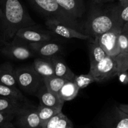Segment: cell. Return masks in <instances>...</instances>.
I'll list each match as a JSON object with an SVG mask.
<instances>
[{
	"instance_id": "6da1fadb",
	"label": "cell",
	"mask_w": 128,
	"mask_h": 128,
	"mask_svg": "<svg viewBox=\"0 0 128 128\" xmlns=\"http://www.w3.org/2000/svg\"><path fill=\"white\" fill-rule=\"evenodd\" d=\"M0 8L3 14L1 23L2 44L11 41L20 29L36 25L20 0H0Z\"/></svg>"
},
{
	"instance_id": "7a4b0ae2",
	"label": "cell",
	"mask_w": 128,
	"mask_h": 128,
	"mask_svg": "<svg viewBox=\"0 0 128 128\" xmlns=\"http://www.w3.org/2000/svg\"><path fill=\"white\" fill-rule=\"evenodd\" d=\"M82 26L84 34L92 39L115 28H122L120 19V4L104 8H93Z\"/></svg>"
},
{
	"instance_id": "3957f363",
	"label": "cell",
	"mask_w": 128,
	"mask_h": 128,
	"mask_svg": "<svg viewBox=\"0 0 128 128\" xmlns=\"http://www.w3.org/2000/svg\"><path fill=\"white\" fill-rule=\"evenodd\" d=\"M30 3L47 17V20H54L65 24L84 33L82 24L64 10L55 0H29Z\"/></svg>"
},
{
	"instance_id": "277c9868",
	"label": "cell",
	"mask_w": 128,
	"mask_h": 128,
	"mask_svg": "<svg viewBox=\"0 0 128 128\" xmlns=\"http://www.w3.org/2000/svg\"><path fill=\"white\" fill-rule=\"evenodd\" d=\"M17 85L24 92L35 95L43 84V79L34 70L32 65L15 69Z\"/></svg>"
},
{
	"instance_id": "5b68a950",
	"label": "cell",
	"mask_w": 128,
	"mask_h": 128,
	"mask_svg": "<svg viewBox=\"0 0 128 128\" xmlns=\"http://www.w3.org/2000/svg\"><path fill=\"white\" fill-rule=\"evenodd\" d=\"M0 51L10 58L19 60H26L34 55L28 43L16 37L10 42L2 44Z\"/></svg>"
},
{
	"instance_id": "8992f818",
	"label": "cell",
	"mask_w": 128,
	"mask_h": 128,
	"mask_svg": "<svg viewBox=\"0 0 128 128\" xmlns=\"http://www.w3.org/2000/svg\"><path fill=\"white\" fill-rule=\"evenodd\" d=\"M89 74L98 82L106 81L118 75L117 64L114 57L107 55L94 67L90 69Z\"/></svg>"
},
{
	"instance_id": "52a82bcc",
	"label": "cell",
	"mask_w": 128,
	"mask_h": 128,
	"mask_svg": "<svg viewBox=\"0 0 128 128\" xmlns=\"http://www.w3.org/2000/svg\"><path fill=\"white\" fill-rule=\"evenodd\" d=\"M36 26H28L20 29L16 31L14 37L28 43L51 41L53 38L54 33L52 31L42 30Z\"/></svg>"
},
{
	"instance_id": "ba28073f",
	"label": "cell",
	"mask_w": 128,
	"mask_h": 128,
	"mask_svg": "<svg viewBox=\"0 0 128 128\" xmlns=\"http://www.w3.org/2000/svg\"><path fill=\"white\" fill-rule=\"evenodd\" d=\"M122 28H115L94 38L97 39L100 46L108 56L114 57L120 53L118 36Z\"/></svg>"
},
{
	"instance_id": "9c48e42d",
	"label": "cell",
	"mask_w": 128,
	"mask_h": 128,
	"mask_svg": "<svg viewBox=\"0 0 128 128\" xmlns=\"http://www.w3.org/2000/svg\"><path fill=\"white\" fill-rule=\"evenodd\" d=\"M45 25L54 34L59 35L65 38H77L80 40H88L92 41L93 39L89 35H85L65 24L54 20H46Z\"/></svg>"
},
{
	"instance_id": "30bf717a",
	"label": "cell",
	"mask_w": 128,
	"mask_h": 128,
	"mask_svg": "<svg viewBox=\"0 0 128 128\" xmlns=\"http://www.w3.org/2000/svg\"><path fill=\"white\" fill-rule=\"evenodd\" d=\"M12 123L17 128H42L37 111L33 107L16 114Z\"/></svg>"
},
{
	"instance_id": "8fae6325",
	"label": "cell",
	"mask_w": 128,
	"mask_h": 128,
	"mask_svg": "<svg viewBox=\"0 0 128 128\" xmlns=\"http://www.w3.org/2000/svg\"><path fill=\"white\" fill-rule=\"evenodd\" d=\"M35 107L28 100L22 101L12 98L0 96V112L16 115L24 110Z\"/></svg>"
},
{
	"instance_id": "7c38bea8",
	"label": "cell",
	"mask_w": 128,
	"mask_h": 128,
	"mask_svg": "<svg viewBox=\"0 0 128 128\" xmlns=\"http://www.w3.org/2000/svg\"><path fill=\"white\" fill-rule=\"evenodd\" d=\"M28 45L34 54L41 57L51 58L61 52L62 48L60 43L51 41L30 43Z\"/></svg>"
},
{
	"instance_id": "4fadbf2b",
	"label": "cell",
	"mask_w": 128,
	"mask_h": 128,
	"mask_svg": "<svg viewBox=\"0 0 128 128\" xmlns=\"http://www.w3.org/2000/svg\"><path fill=\"white\" fill-rule=\"evenodd\" d=\"M102 128H128V115L115 107L105 117Z\"/></svg>"
},
{
	"instance_id": "5bb4252c",
	"label": "cell",
	"mask_w": 128,
	"mask_h": 128,
	"mask_svg": "<svg viewBox=\"0 0 128 128\" xmlns=\"http://www.w3.org/2000/svg\"><path fill=\"white\" fill-rule=\"evenodd\" d=\"M35 96L39 99L40 105L42 106L62 107L64 103L58 95L50 92L44 83L38 89Z\"/></svg>"
},
{
	"instance_id": "9a60e30c",
	"label": "cell",
	"mask_w": 128,
	"mask_h": 128,
	"mask_svg": "<svg viewBox=\"0 0 128 128\" xmlns=\"http://www.w3.org/2000/svg\"><path fill=\"white\" fill-rule=\"evenodd\" d=\"M56 2L71 16L79 20L85 13L83 0H55Z\"/></svg>"
},
{
	"instance_id": "2e32d148",
	"label": "cell",
	"mask_w": 128,
	"mask_h": 128,
	"mask_svg": "<svg viewBox=\"0 0 128 128\" xmlns=\"http://www.w3.org/2000/svg\"><path fill=\"white\" fill-rule=\"evenodd\" d=\"M51 60L56 76L67 80H73L76 75L71 71L62 57L57 55L51 57Z\"/></svg>"
},
{
	"instance_id": "e0dca14e",
	"label": "cell",
	"mask_w": 128,
	"mask_h": 128,
	"mask_svg": "<svg viewBox=\"0 0 128 128\" xmlns=\"http://www.w3.org/2000/svg\"><path fill=\"white\" fill-rule=\"evenodd\" d=\"M32 66L38 74L42 77V79L55 75L51 58H37L34 60Z\"/></svg>"
},
{
	"instance_id": "ac0fdd59",
	"label": "cell",
	"mask_w": 128,
	"mask_h": 128,
	"mask_svg": "<svg viewBox=\"0 0 128 128\" xmlns=\"http://www.w3.org/2000/svg\"><path fill=\"white\" fill-rule=\"evenodd\" d=\"M0 84L17 87L15 69L11 63L5 62L0 65Z\"/></svg>"
},
{
	"instance_id": "d6986e66",
	"label": "cell",
	"mask_w": 128,
	"mask_h": 128,
	"mask_svg": "<svg viewBox=\"0 0 128 128\" xmlns=\"http://www.w3.org/2000/svg\"><path fill=\"white\" fill-rule=\"evenodd\" d=\"M107 56L103 49L100 46L96 38H94L89 43V56L90 69L94 67L98 63Z\"/></svg>"
},
{
	"instance_id": "ffe728a7",
	"label": "cell",
	"mask_w": 128,
	"mask_h": 128,
	"mask_svg": "<svg viewBox=\"0 0 128 128\" xmlns=\"http://www.w3.org/2000/svg\"><path fill=\"white\" fill-rule=\"evenodd\" d=\"M79 90L80 89L73 80H67L61 87L58 95L63 101H69L75 98Z\"/></svg>"
},
{
	"instance_id": "44dd1931",
	"label": "cell",
	"mask_w": 128,
	"mask_h": 128,
	"mask_svg": "<svg viewBox=\"0 0 128 128\" xmlns=\"http://www.w3.org/2000/svg\"><path fill=\"white\" fill-rule=\"evenodd\" d=\"M62 107H52L39 105L37 107V111L42 128L50 118L62 111Z\"/></svg>"
},
{
	"instance_id": "7402d4cb",
	"label": "cell",
	"mask_w": 128,
	"mask_h": 128,
	"mask_svg": "<svg viewBox=\"0 0 128 128\" xmlns=\"http://www.w3.org/2000/svg\"><path fill=\"white\" fill-rule=\"evenodd\" d=\"M66 81L67 80L61 79L56 75L50 77L43 78V82L47 89L50 92L57 95H58L61 87Z\"/></svg>"
},
{
	"instance_id": "603a6c76",
	"label": "cell",
	"mask_w": 128,
	"mask_h": 128,
	"mask_svg": "<svg viewBox=\"0 0 128 128\" xmlns=\"http://www.w3.org/2000/svg\"><path fill=\"white\" fill-rule=\"evenodd\" d=\"M0 96L12 98L18 100L27 101L28 99L17 87H10L0 84Z\"/></svg>"
},
{
	"instance_id": "cb8c5ba5",
	"label": "cell",
	"mask_w": 128,
	"mask_h": 128,
	"mask_svg": "<svg viewBox=\"0 0 128 128\" xmlns=\"http://www.w3.org/2000/svg\"><path fill=\"white\" fill-rule=\"evenodd\" d=\"M73 81L76 83L79 89H84L88 86L90 84L95 82V79L93 77L88 73V74H81L80 75H76Z\"/></svg>"
},
{
	"instance_id": "d4e9b609",
	"label": "cell",
	"mask_w": 128,
	"mask_h": 128,
	"mask_svg": "<svg viewBox=\"0 0 128 128\" xmlns=\"http://www.w3.org/2000/svg\"><path fill=\"white\" fill-rule=\"evenodd\" d=\"M117 64L118 75L128 70V53H120L117 56H114Z\"/></svg>"
},
{
	"instance_id": "484cf974",
	"label": "cell",
	"mask_w": 128,
	"mask_h": 128,
	"mask_svg": "<svg viewBox=\"0 0 128 128\" xmlns=\"http://www.w3.org/2000/svg\"><path fill=\"white\" fill-rule=\"evenodd\" d=\"M118 44L120 53H128V34L123 30H121L119 34Z\"/></svg>"
},
{
	"instance_id": "4316f807",
	"label": "cell",
	"mask_w": 128,
	"mask_h": 128,
	"mask_svg": "<svg viewBox=\"0 0 128 128\" xmlns=\"http://www.w3.org/2000/svg\"><path fill=\"white\" fill-rule=\"evenodd\" d=\"M120 19L122 25L128 21V0L120 4Z\"/></svg>"
},
{
	"instance_id": "83f0119b",
	"label": "cell",
	"mask_w": 128,
	"mask_h": 128,
	"mask_svg": "<svg viewBox=\"0 0 128 128\" xmlns=\"http://www.w3.org/2000/svg\"><path fill=\"white\" fill-rule=\"evenodd\" d=\"M54 128H74L72 123L66 115L63 114Z\"/></svg>"
},
{
	"instance_id": "f1b7e54d",
	"label": "cell",
	"mask_w": 128,
	"mask_h": 128,
	"mask_svg": "<svg viewBox=\"0 0 128 128\" xmlns=\"http://www.w3.org/2000/svg\"><path fill=\"white\" fill-rule=\"evenodd\" d=\"M62 115H63V113L61 111L60 112H59L58 114H56L54 116H52V117L50 118L48 120L47 122L45 124V125H44V127L42 128H54V127L56 126L57 123L58 122L59 120L62 117Z\"/></svg>"
},
{
	"instance_id": "f546056e",
	"label": "cell",
	"mask_w": 128,
	"mask_h": 128,
	"mask_svg": "<svg viewBox=\"0 0 128 128\" xmlns=\"http://www.w3.org/2000/svg\"><path fill=\"white\" fill-rule=\"evenodd\" d=\"M15 115L0 112V125L8 122H12Z\"/></svg>"
},
{
	"instance_id": "4dcf8cb0",
	"label": "cell",
	"mask_w": 128,
	"mask_h": 128,
	"mask_svg": "<svg viewBox=\"0 0 128 128\" xmlns=\"http://www.w3.org/2000/svg\"><path fill=\"white\" fill-rule=\"evenodd\" d=\"M0 128H17L13 125L12 122H8L0 125Z\"/></svg>"
},
{
	"instance_id": "1f68e13d",
	"label": "cell",
	"mask_w": 128,
	"mask_h": 128,
	"mask_svg": "<svg viewBox=\"0 0 128 128\" xmlns=\"http://www.w3.org/2000/svg\"><path fill=\"white\" fill-rule=\"evenodd\" d=\"M118 107L122 111H123L124 112H125L128 115V104H119Z\"/></svg>"
},
{
	"instance_id": "d6a6232c",
	"label": "cell",
	"mask_w": 128,
	"mask_h": 128,
	"mask_svg": "<svg viewBox=\"0 0 128 128\" xmlns=\"http://www.w3.org/2000/svg\"><path fill=\"white\" fill-rule=\"evenodd\" d=\"M122 30H123L124 31H126V32L128 34V21L123 25V26H122Z\"/></svg>"
},
{
	"instance_id": "836d02e7",
	"label": "cell",
	"mask_w": 128,
	"mask_h": 128,
	"mask_svg": "<svg viewBox=\"0 0 128 128\" xmlns=\"http://www.w3.org/2000/svg\"><path fill=\"white\" fill-rule=\"evenodd\" d=\"M112 1V0H95V1H96L97 3L99 4H102L104 3L109 2V1Z\"/></svg>"
},
{
	"instance_id": "e575fe53",
	"label": "cell",
	"mask_w": 128,
	"mask_h": 128,
	"mask_svg": "<svg viewBox=\"0 0 128 128\" xmlns=\"http://www.w3.org/2000/svg\"><path fill=\"white\" fill-rule=\"evenodd\" d=\"M2 19H3V14H2V11H1V8H0V23H1Z\"/></svg>"
},
{
	"instance_id": "d590c367",
	"label": "cell",
	"mask_w": 128,
	"mask_h": 128,
	"mask_svg": "<svg viewBox=\"0 0 128 128\" xmlns=\"http://www.w3.org/2000/svg\"><path fill=\"white\" fill-rule=\"evenodd\" d=\"M118 1H119V3L122 4V3H123L126 2V1H128V0H118Z\"/></svg>"
},
{
	"instance_id": "8d00e7d4",
	"label": "cell",
	"mask_w": 128,
	"mask_h": 128,
	"mask_svg": "<svg viewBox=\"0 0 128 128\" xmlns=\"http://www.w3.org/2000/svg\"></svg>"
}]
</instances>
